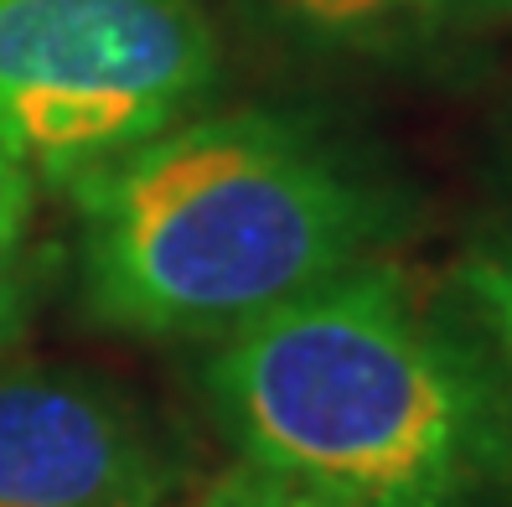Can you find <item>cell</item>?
<instances>
[{
	"mask_svg": "<svg viewBox=\"0 0 512 507\" xmlns=\"http://www.w3.org/2000/svg\"><path fill=\"white\" fill-rule=\"evenodd\" d=\"M456 290L487 342V363L512 409V249H471L456 264Z\"/></svg>",
	"mask_w": 512,
	"mask_h": 507,
	"instance_id": "cell-6",
	"label": "cell"
},
{
	"mask_svg": "<svg viewBox=\"0 0 512 507\" xmlns=\"http://www.w3.org/2000/svg\"><path fill=\"white\" fill-rule=\"evenodd\" d=\"M176 456L114 383L0 363V507H166Z\"/></svg>",
	"mask_w": 512,
	"mask_h": 507,
	"instance_id": "cell-4",
	"label": "cell"
},
{
	"mask_svg": "<svg viewBox=\"0 0 512 507\" xmlns=\"http://www.w3.org/2000/svg\"><path fill=\"white\" fill-rule=\"evenodd\" d=\"M176 507H347L326 492H311L300 482H285L275 471H259V466H238L218 482H207L202 492H192L187 502Z\"/></svg>",
	"mask_w": 512,
	"mask_h": 507,
	"instance_id": "cell-8",
	"label": "cell"
},
{
	"mask_svg": "<svg viewBox=\"0 0 512 507\" xmlns=\"http://www.w3.org/2000/svg\"><path fill=\"white\" fill-rule=\"evenodd\" d=\"M213 347L202 383L244 466L347 507H481L507 471L492 363L378 259Z\"/></svg>",
	"mask_w": 512,
	"mask_h": 507,
	"instance_id": "cell-2",
	"label": "cell"
},
{
	"mask_svg": "<svg viewBox=\"0 0 512 507\" xmlns=\"http://www.w3.org/2000/svg\"><path fill=\"white\" fill-rule=\"evenodd\" d=\"M32 223H37V182L16 161L0 156V332H6V321L16 316L21 301Z\"/></svg>",
	"mask_w": 512,
	"mask_h": 507,
	"instance_id": "cell-7",
	"label": "cell"
},
{
	"mask_svg": "<svg viewBox=\"0 0 512 507\" xmlns=\"http://www.w3.org/2000/svg\"><path fill=\"white\" fill-rule=\"evenodd\" d=\"M83 311L130 337H207L368 264L383 192L311 125L197 109L73 187Z\"/></svg>",
	"mask_w": 512,
	"mask_h": 507,
	"instance_id": "cell-1",
	"label": "cell"
},
{
	"mask_svg": "<svg viewBox=\"0 0 512 507\" xmlns=\"http://www.w3.org/2000/svg\"><path fill=\"white\" fill-rule=\"evenodd\" d=\"M275 6L321 37L383 42V37L440 32V26H456V21L507 16L512 0H275Z\"/></svg>",
	"mask_w": 512,
	"mask_h": 507,
	"instance_id": "cell-5",
	"label": "cell"
},
{
	"mask_svg": "<svg viewBox=\"0 0 512 507\" xmlns=\"http://www.w3.org/2000/svg\"><path fill=\"white\" fill-rule=\"evenodd\" d=\"M202 0H0V156L73 192L213 94Z\"/></svg>",
	"mask_w": 512,
	"mask_h": 507,
	"instance_id": "cell-3",
	"label": "cell"
}]
</instances>
